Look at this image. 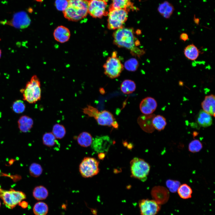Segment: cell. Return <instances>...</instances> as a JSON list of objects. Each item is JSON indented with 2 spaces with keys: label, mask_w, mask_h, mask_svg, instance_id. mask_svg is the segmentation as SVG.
Instances as JSON below:
<instances>
[{
  "label": "cell",
  "mask_w": 215,
  "mask_h": 215,
  "mask_svg": "<svg viewBox=\"0 0 215 215\" xmlns=\"http://www.w3.org/2000/svg\"><path fill=\"white\" fill-rule=\"evenodd\" d=\"M92 143L93 148L95 151L99 153H104L108 150L112 141L108 136H103L96 138Z\"/></svg>",
  "instance_id": "obj_14"
},
{
  "label": "cell",
  "mask_w": 215,
  "mask_h": 215,
  "mask_svg": "<svg viewBox=\"0 0 215 215\" xmlns=\"http://www.w3.org/2000/svg\"><path fill=\"white\" fill-rule=\"evenodd\" d=\"M166 185L171 192L175 193L177 191L180 186V183L177 181L168 179L166 182Z\"/></svg>",
  "instance_id": "obj_35"
},
{
  "label": "cell",
  "mask_w": 215,
  "mask_h": 215,
  "mask_svg": "<svg viewBox=\"0 0 215 215\" xmlns=\"http://www.w3.org/2000/svg\"><path fill=\"white\" fill-rule=\"evenodd\" d=\"M138 61L135 58H131L127 60L124 64V67L127 70L135 71L139 67Z\"/></svg>",
  "instance_id": "obj_32"
},
{
  "label": "cell",
  "mask_w": 215,
  "mask_h": 215,
  "mask_svg": "<svg viewBox=\"0 0 215 215\" xmlns=\"http://www.w3.org/2000/svg\"><path fill=\"white\" fill-rule=\"evenodd\" d=\"M151 194L153 199L160 205L167 203L170 196L168 190L165 187L160 186L153 187Z\"/></svg>",
  "instance_id": "obj_13"
},
{
  "label": "cell",
  "mask_w": 215,
  "mask_h": 215,
  "mask_svg": "<svg viewBox=\"0 0 215 215\" xmlns=\"http://www.w3.org/2000/svg\"><path fill=\"white\" fill-rule=\"evenodd\" d=\"M1 50L0 49V58L1 56Z\"/></svg>",
  "instance_id": "obj_41"
},
{
  "label": "cell",
  "mask_w": 215,
  "mask_h": 215,
  "mask_svg": "<svg viewBox=\"0 0 215 215\" xmlns=\"http://www.w3.org/2000/svg\"><path fill=\"white\" fill-rule=\"evenodd\" d=\"M0 197L7 207L12 209L25 199L26 196L22 191L12 189L6 190L0 187Z\"/></svg>",
  "instance_id": "obj_7"
},
{
  "label": "cell",
  "mask_w": 215,
  "mask_h": 215,
  "mask_svg": "<svg viewBox=\"0 0 215 215\" xmlns=\"http://www.w3.org/2000/svg\"><path fill=\"white\" fill-rule=\"evenodd\" d=\"M108 0H89L88 13L94 18H99L108 15L106 10Z\"/></svg>",
  "instance_id": "obj_9"
},
{
  "label": "cell",
  "mask_w": 215,
  "mask_h": 215,
  "mask_svg": "<svg viewBox=\"0 0 215 215\" xmlns=\"http://www.w3.org/2000/svg\"><path fill=\"white\" fill-rule=\"evenodd\" d=\"M153 127L158 131L163 130L167 124L165 118L163 116L158 115L153 117L152 120Z\"/></svg>",
  "instance_id": "obj_26"
},
{
  "label": "cell",
  "mask_w": 215,
  "mask_h": 215,
  "mask_svg": "<svg viewBox=\"0 0 215 215\" xmlns=\"http://www.w3.org/2000/svg\"><path fill=\"white\" fill-rule=\"evenodd\" d=\"M94 118L100 125L112 126L116 128L118 127V125L113 115L108 111L104 110L99 111Z\"/></svg>",
  "instance_id": "obj_11"
},
{
  "label": "cell",
  "mask_w": 215,
  "mask_h": 215,
  "mask_svg": "<svg viewBox=\"0 0 215 215\" xmlns=\"http://www.w3.org/2000/svg\"><path fill=\"white\" fill-rule=\"evenodd\" d=\"M202 148V145L198 140L195 139L191 142L188 145L190 151L195 153L200 151Z\"/></svg>",
  "instance_id": "obj_34"
},
{
  "label": "cell",
  "mask_w": 215,
  "mask_h": 215,
  "mask_svg": "<svg viewBox=\"0 0 215 215\" xmlns=\"http://www.w3.org/2000/svg\"><path fill=\"white\" fill-rule=\"evenodd\" d=\"M48 195L47 190L43 186H37L33 190V196L35 199L38 200L46 199Z\"/></svg>",
  "instance_id": "obj_25"
},
{
  "label": "cell",
  "mask_w": 215,
  "mask_h": 215,
  "mask_svg": "<svg viewBox=\"0 0 215 215\" xmlns=\"http://www.w3.org/2000/svg\"><path fill=\"white\" fill-rule=\"evenodd\" d=\"M30 19L26 13L21 11L15 13L8 24L18 28H24L27 27L30 23Z\"/></svg>",
  "instance_id": "obj_12"
},
{
  "label": "cell",
  "mask_w": 215,
  "mask_h": 215,
  "mask_svg": "<svg viewBox=\"0 0 215 215\" xmlns=\"http://www.w3.org/2000/svg\"><path fill=\"white\" fill-rule=\"evenodd\" d=\"M157 103L153 98L148 97L143 99L139 105L141 111L145 115H150L153 113L157 107Z\"/></svg>",
  "instance_id": "obj_15"
},
{
  "label": "cell",
  "mask_w": 215,
  "mask_h": 215,
  "mask_svg": "<svg viewBox=\"0 0 215 215\" xmlns=\"http://www.w3.org/2000/svg\"><path fill=\"white\" fill-rule=\"evenodd\" d=\"M124 65L117 57V52H113L103 65L105 74L113 79L119 77L124 69Z\"/></svg>",
  "instance_id": "obj_4"
},
{
  "label": "cell",
  "mask_w": 215,
  "mask_h": 215,
  "mask_svg": "<svg viewBox=\"0 0 215 215\" xmlns=\"http://www.w3.org/2000/svg\"><path fill=\"white\" fill-rule=\"evenodd\" d=\"M0 206H1V202H0Z\"/></svg>",
  "instance_id": "obj_42"
},
{
  "label": "cell",
  "mask_w": 215,
  "mask_h": 215,
  "mask_svg": "<svg viewBox=\"0 0 215 215\" xmlns=\"http://www.w3.org/2000/svg\"><path fill=\"white\" fill-rule=\"evenodd\" d=\"M135 33L132 28L123 27L116 29L113 34V43L119 47L129 50L133 56L140 57L143 55L145 51L138 47L140 43Z\"/></svg>",
  "instance_id": "obj_1"
},
{
  "label": "cell",
  "mask_w": 215,
  "mask_h": 215,
  "mask_svg": "<svg viewBox=\"0 0 215 215\" xmlns=\"http://www.w3.org/2000/svg\"><path fill=\"white\" fill-rule=\"evenodd\" d=\"M18 128L23 133L29 132L33 124V119L26 115L21 116L18 121Z\"/></svg>",
  "instance_id": "obj_19"
},
{
  "label": "cell",
  "mask_w": 215,
  "mask_h": 215,
  "mask_svg": "<svg viewBox=\"0 0 215 215\" xmlns=\"http://www.w3.org/2000/svg\"><path fill=\"white\" fill-rule=\"evenodd\" d=\"M43 143L48 147H52L56 143V138L52 132H47L44 133L43 136Z\"/></svg>",
  "instance_id": "obj_30"
},
{
  "label": "cell",
  "mask_w": 215,
  "mask_h": 215,
  "mask_svg": "<svg viewBox=\"0 0 215 215\" xmlns=\"http://www.w3.org/2000/svg\"><path fill=\"white\" fill-rule=\"evenodd\" d=\"M29 171L32 176L34 177H37L42 174V169L40 165L37 163H34L30 166Z\"/></svg>",
  "instance_id": "obj_33"
},
{
  "label": "cell",
  "mask_w": 215,
  "mask_h": 215,
  "mask_svg": "<svg viewBox=\"0 0 215 215\" xmlns=\"http://www.w3.org/2000/svg\"><path fill=\"white\" fill-rule=\"evenodd\" d=\"M120 88L121 91L124 93L129 94L133 93L136 90V84L132 80L126 79L122 82Z\"/></svg>",
  "instance_id": "obj_24"
},
{
  "label": "cell",
  "mask_w": 215,
  "mask_h": 215,
  "mask_svg": "<svg viewBox=\"0 0 215 215\" xmlns=\"http://www.w3.org/2000/svg\"><path fill=\"white\" fill-rule=\"evenodd\" d=\"M129 11L125 9H116L108 10V28L116 30L123 26L127 21Z\"/></svg>",
  "instance_id": "obj_6"
},
{
  "label": "cell",
  "mask_w": 215,
  "mask_h": 215,
  "mask_svg": "<svg viewBox=\"0 0 215 215\" xmlns=\"http://www.w3.org/2000/svg\"><path fill=\"white\" fill-rule=\"evenodd\" d=\"M99 162L94 158L87 157L82 161L79 166V171L84 178L93 177L99 172Z\"/></svg>",
  "instance_id": "obj_8"
},
{
  "label": "cell",
  "mask_w": 215,
  "mask_h": 215,
  "mask_svg": "<svg viewBox=\"0 0 215 215\" xmlns=\"http://www.w3.org/2000/svg\"><path fill=\"white\" fill-rule=\"evenodd\" d=\"M68 5L63 11L69 21L77 22L85 18L88 13L89 0H67Z\"/></svg>",
  "instance_id": "obj_2"
},
{
  "label": "cell",
  "mask_w": 215,
  "mask_h": 215,
  "mask_svg": "<svg viewBox=\"0 0 215 215\" xmlns=\"http://www.w3.org/2000/svg\"><path fill=\"white\" fill-rule=\"evenodd\" d=\"M48 210L47 205L42 202L36 203L33 208V213L35 215H46Z\"/></svg>",
  "instance_id": "obj_28"
},
{
  "label": "cell",
  "mask_w": 215,
  "mask_h": 215,
  "mask_svg": "<svg viewBox=\"0 0 215 215\" xmlns=\"http://www.w3.org/2000/svg\"><path fill=\"white\" fill-rule=\"evenodd\" d=\"M133 0H112V3L109 8V10L116 9H125L129 11L130 10H136L133 3Z\"/></svg>",
  "instance_id": "obj_18"
},
{
  "label": "cell",
  "mask_w": 215,
  "mask_h": 215,
  "mask_svg": "<svg viewBox=\"0 0 215 215\" xmlns=\"http://www.w3.org/2000/svg\"><path fill=\"white\" fill-rule=\"evenodd\" d=\"M141 215H156L161 209V205L153 199H143L139 201Z\"/></svg>",
  "instance_id": "obj_10"
},
{
  "label": "cell",
  "mask_w": 215,
  "mask_h": 215,
  "mask_svg": "<svg viewBox=\"0 0 215 215\" xmlns=\"http://www.w3.org/2000/svg\"><path fill=\"white\" fill-rule=\"evenodd\" d=\"M172 5L168 2H165L161 4L158 8L160 13L165 18H169L173 10Z\"/></svg>",
  "instance_id": "obj_23"
},
{
  "label": "cell",
  "mask_w": 215,
  "mask_h": 215,
  "mask_svg": "<svg viewBox=\"0 0 215 215\" xmlns=\"http://www.w3.org/2000/svg\"><path fill=\"white\" fill-rule=\"evenodd\" d=\"M38 2H42L43 0H35Z\"/></svg>",
  "instance_id": "obj_40"
},
{
  "label": "cell",
  "mask_w": 215,
  "mask_h": 215,
  "mask_svg": "<svg viewBox=\"0 0 215 215\" xmlns=\"http://www.w3.org/2000/svg\"><path fill=\"white\" fill-rule=\"evenodd\" d=\"M77 141L78 144L81 146L87 147L92 144L93 138L89 133L87 132H83L78 136Z\"/></svg>",
  "instance_id": "obj_22"
},
{
  "label": "cell",
  "mask_w": 215,
  "mask_h": 215,
  "mask_svg": "<svg viewBox=\"0 0 215 215\" xmlns=\"http://www.w3.org/2000/svg\"><path fill=\"white\" fill-rule=\"evenodd\" d=\"M83 111L85 114L94 118L99 112L96 108L90 105H88L87 107L83 108Z\"/></svg>",
  "instance_id": "obj_36"
},
{
  "label": "cell",
  "mask_w": 215,
  "mask_h": 215,
  "mask_svg": "<svg viewBox=\"0 0 215 215\" xmlns=\"http://www.w3.org/2000/svg\"><path fill=\"white\" fill-rule=\"evenodd\" d=\"M68 5L67 0H56L55 6L59 10L64 11Z\"/></svg>",
  "instance_id": "obj_37"
},
{
  "label": "cell",
  "mask_w": 215,
  "mask_h": 215,
  "mask_svg": "<svg viewBox=\"0 0 215 215\" xmlns=\"http://www.w3.org/2000/svg\"><path fill=\"white\" fill-rule=\"evenodd\" d=\"M25 105L24 102L21 100H17L14 101L12 105L13 111L17 113H21L25 110Z\"/></svg>",
  "instance_id": "obj_31"
},
{
  "label": "cell",
  "mask_w": 215,
  "mask_h": 215,
  "mask_svg": "<svg viewBox=\"0 0 215 215\" xmlns=\"http://www.w3.org/2000/svg\"><path fill=\"white\" fill-rule=\"evenodd\" d=\"M199 50L194 44L188 45L184 49V53L185 56L189 60H194L198 57L199 53Z\"/></svg>",
  "instance_id": "obj_21"
},
{
  "label": "cell",
  "mask_w": 215,
  "mask_h": 215,
  "mask_svg": "<svg viewBox=\"0 0 215 215\" xmlns=\"http://www.w3.org/2000/svg\"><path fill=\"white\" fill-rule=\"evenodd\" d=\"M179 38L181 40L185 42L188 39V36L186 33H182L180 34Z\"/></svg>",
  "instance_id": "obj_38"
},
{
  "label": "cell",
  "mask_w": 215,
  "mask_h": 215,
  "mask_svg": "<svg viewBox=\"0 0 215 215\" xmlns=\"http://www.w3.org/2000/svg\"><path fill=\"white\" fill-rule=\"evenodd\" d=\"M197 121L200 126L204 128L208 127L212 123L211 116L202 110L199 111L197 115Z\"/></svg>",
  "instance_id": "obj_20"
},
{
  "label": "cell",
  "mask_w": 215,
  "mask_h": 215,
  "mask_svg": "<svg viewBox=\"0 0 215 215\" xmlns=\"http://www.w3.org/2000/svg\"><path fill=\"white\" fill-rule=\"evenodd\" d=\"M177 191L179 196L182 199H187L191 197L192 189L189 186L186 184L180 185Z\"/></svg>",
  "instance_id": "obj_27"
},
{
  "label": "cell",
  "mask_w": 215,
  "mask_h": 215,
  "mask_svg": "<svg viewBox=\"0 0 215 215\" xmlns=\"http://www.w3.org/2000/svg\"><path fill=\"white\" fill-rule=\"evenodd\" d=\"M22 94L23 100L30 104L36 103L41 97V89L40 80L36 75L32 77L24 88L20 90Z\"/></svg>",
  "instance_id": "obj_3"
},
{
  "label": "cell",
  "mask_w": 215,
  "mask_h": 215,
  "mask_svg": "<svg viewBox=\"0 0 215 215\" xmlns=\"http://www.w3.org/2000/svg\"><path fill=\"white\" fill-rule=\"evenodd\" d=\"M130 163L131 176L142 181H145L150 171L149 164L144 160L137 157L133 159Z\"/></svg>",
  "instance_id": "obj_5"
},
{
  "label": "cell",
  "mask_w": 215,
  "mask_h": 215,
  "mask_svg": "<svg viewBox=\"0 0 215 215\" xmlns=\"http://www.w3.org/2000/svg\"><path fill=\"white\" fill-rule=\"evenodd\" d=\"M53 36L55 39L60 43H64L68 41L70 36V33L67 27L60 25L54 30Z\"/></svg>",
  "instance_id": "obj_16"
},
{
  "label": "cell",
  "mask_w": 215,
  "mask_h": 215,
  "mask_svg": "<svg viewBox=\"0 0 215 215\" xmlns=\"http://www.w3.org/2000/svg\"><path fill=\"white\" fill-rule=\"evenodd\" d=\"M202 110L215 117V97L213 94L206 96L201 103Z\"/></svg>",
  "instance_id": "obj_17"
},
{
  "label": "cell",
  "mask_w": 215,
  "mask_h": 215,
  "mask_svg": "<svg viewBox=\"0 0 215 215\" xmlns=\"http://www.w3.org/2000/svg\"><path fill=\"white\" fill-rule=\"evenodd\" d=\"M105 154L104 153H99L98 155L99 158L101 159H102L105 157Z\"/></svg>",
  "instance_id": "obj_39"
},
{
  "label": "cell",
  "mask_w": 215,
  "mask_h": 215,
  "mask_svg": "<svg viewBox=\"0 0 215 215\" xmlns=\"http://www.w3.org/2000/svg\"><path fill=\"white\" fill-rule=\"evenodd\" d=\"M52 133L56 139H62L65 136L66 130L63 125L56 124L53 126Z\"/></svg>",
  "instance_id": "obj_29"
}]
</instances>
